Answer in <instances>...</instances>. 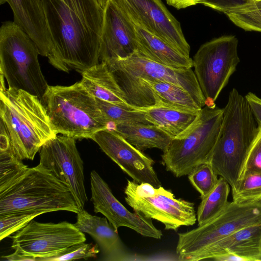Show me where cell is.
Returning <instances> with one entry per match:
<instances>
[{"label":"cell","mask_w":261,"mask_h":261,"mask_svg":"<svg viewBox=\"0 0 261 261\" xmlns=\"http://www.w3.org/2000/svg\"><path fill=\"white\" fill-rule=\"evenodd\" d=\"M57 69L82 73L98 64L104 9L97 0H43Z\"/></svg>","instance_id":"1"},{"label":"cell","mask_w":261,"mask_h":261,"mask_svg":"<svg viewBox=\"0 0 261 261\" xmlns=\"http://www.w3.org/2000/svg\"><path fill=\"white\" fill-rule=\"evenodd\" d=\"M0 118L13 153L21 161L33 160L43 145L57 135L38 97L22 90L7 89L1 75Z\"/></svg>","instance_id":"2"},{"label":"cell","mask_w":261,"mask_h":261,"mask_svg":"<svg viewBox=\"0 0 261 261\" xmlns=\"http://www.w3.org/2000/svg\"><path fill=\"white\" fill-rule=\"evenodd\" d=\"M223 109L221 126L208 163L232 190L242 176L259 127L245 96L235 88L230 92Z\"/></svg>","instance_id":"3"},{"label":"cell","mask_w":261,"mask_h":261,"mask_svg":"<svg viewBox=\"0 0 261 261\" xmlns=\"http://www.w3.org/2000/svg\"><path fill=\"white\" fill-rule=\"evenodd\" d=\"M58 211L77 214L81 210L68 187L39 165L27 167L0 190V215Z\"/></svg>","instance_id":"4"},{"label":"cell","mask_w":261,"mask_h":261,"mask_svg":"<svg viewBox=\"0 0 261 261\" xmlns=\"http://www.w3.org/2000/svg\"><path fill=\"white\" fill-rule=\"evenodd\" d=\"M42 102L57 135L75 140L91 139L96 132L109 128L96 98L80 81L68 86H48Z\"/></svg>","instance_id":"5"},{"label":"cell","mask_w":261,"mask_h":261,"mask_svg":"<svg viewBox=\"0 0 261 261\" xmlns=\"http://www.w3.org/2000/svg\"><path fill=\"white\" fill-rule=\"evenodd\" d=\"M38 48L29 35L14 21L0 28V72L9 88L24 90L42 101L47 83L38 61Z\"/></svg>","instance_id":"6"},{"label":"cell","mask_w":261,"mask_h":261,"mask_svg":"<svg viewBox=\"0 0 261 261\" xmlns=\"http://www.w3.org/2000/svg\"><path fill=\"white\" fill-rule=\"evenodd\" d=\"M223 109L202 108L186 130L172 138L162 155L166 170L176 177L188 175L198 165L208 163L217 140Z\"/></svg>","instance_id":"7"},{"label":"cell","mask_w":261,"mask_h":261,"mask_svg":"<svg viewBox=\"0 0 261 261\" xmlns=\"http://www.w3.org/2000/svg\"><path fill=\"white\" fill-rule=\"evenodd\" d=\"M261 224V202H228L224 210L208 222L178 233L176 253L179 260H201L215 243L244 227Z\"/></svg>","instance_id":"8"},{"label":"cell","mask_w":261,"mask_h":261,"mask_svg":"<svg viewBox=\"0 0 261 261\" xmlns=\"http://www.w3.org/2000/svg\"><path fill=\"white\" fill-rule=\"evenodd\" d=\"M125 200L134 212L160 221L166 230L176 231L182 226H192L197 220L194 203L175 198L163 187L127 180Z\"/></svg>","instance_id":"9"},{"label":"cell","mask_w":261,"mask_h":261,"mask_svg":"<svg viewBox=\"0 0 261 261\" xmlns=\"http://www.w3.org/2000/svg\"><path fill=\"white\" fill-rule=\"evenodd\" d=\"M238 39L232 35L215 38L200 46L193 60L194 73L205 99V106L215 101L240 62Z\"/></svg>","instance_id":"10"},{"label":"cell","mask_w":261,"mask_h":261,"mask_svg":"<svg viewBox=\"0 0 261 261\" xmlns=\"http://www.w3.org/2000/svg\"><path fill=\"white\" fill-rule=\"evenodd\" d=\"M11 238V248L14 250L43 261L86 240L84 232L74 224L66 221L41 223L33 220Z\"/></svg>","instance_id":"11"},{"label":"cell","mask_w":261,"mask_h":261,"mask_svg":"<svg viewBox=\"0 0 261 261\" xmlns=\"http://www.w3.org/2000/svg\"><path fill=\"white\" fill-rule=\"evenodd\" d=\"M75 140L57 135L49 139L39 151L38 165L68 187L82 210L88 198L84 185L83 162Z\"/></svg>","instance_id":"12"},{"label":"cell","mask_w":261,"mask_h":261,"mask_svg":"<svg viewBox=\"0 0 261 261\" xmlns=\"http://www.w3.org/2000/svg\"><path fill=\"white\" fill-rule=\"evenodd\" d=\"M115 78L157 80L175 85L188 91L201 108L205 99L192 68H176L156 63L134 54L126 59L107 63Z\"/></svg>","instance_id":"13"},{"label":"cell","mask_w":261,"mask_h":261,"mask_svg":"<svg viewBox=\"0 0 261 261\" xmlns=\"http://www.w3.org/2000/svg\"><path fill=\"white\" fill-rule=\"evenodd\" d=\"M134 23L190 57V46L180 23L161 0H113Z\"/></svg>","instance_id":"14"},{"label":"cell","mask_w":261,"mask_h":261,"mask_svg":"<svg viewBox=\"0 0 261 261\" xmlns=\"http://www.w3.org/2000/svg\"><path fill=\"white\" fill-rule=\"evenodd\" d=\"M91 139L134 181L156 187L161 186L153 168L154 161L113 129L100 130Z\"/></svg>","instance_id":"15"},{"label":"cell","mask_w":261,"mask_h":261,"mask_svg":"<svg viewBox=\"0 0 261 261\" xmlns=\"http://www.w3.org/2000/svg\"><path fill=\"white\" fill-rule=\"evenodd\" d=\"M91 198L95 213L102 214L118 231L120 227L130 228L140 235L160 239L162 232L152 219L129 211L113 194L107 183L95 170L90 173Z\"/></svg>","instance_id":"16"},{"label":"cell","mask_w":261,"mask_h":261,"mask_svg":"<svg viewBox=\"0 0 261 261\" xmlns=\"http://www.w3.org/2000/svg\"><path fill=\"white\" fill-rule=\"evenodd\" d=\"M136 52L134 24L113 0L104 9L99 60L108 63L123 60Z\"/></svg>","instance_id":"17"},{"label":"cell","mask_w":261,"mask_h":261,"mask_svg":"<svg viewBox=\"0 0 261 261\" xmlns=\"http://www.w3.org/2000/svg\"><path fill=\"white\" fill-rule=\"evenodd\" d=\"M12 10L14 22L26 32L36 44L40 55L48 57L53 44L47 27L43 0H1Z\"/></svg>","instance_id":"18"},{"label":"cell","mask_w":261,"mask_h":261,"mask_svg":"<svg viewBox=\"0 0 261 261\" xmlns=\"http://www.w3.org/2000/svg\"><path fill=\"white\" fill-rule=\"evenodd\" d=\"M75 226L82 232L90 234L102 251L103 260H132L134 255L129 253L122 243L112 225L105 217L93 216L86 211L77 214Z\"/></svg>","instance_id":"19"},{"label":"cell","mask_w":261,"mask_h":261,"mask_svg":"<svg viewBox=\"0 0 261 261\" xmlns=\"http://www.w3.org/2000/svg\"><path fill=\"white\" fill-rule=\"evenodd\" d=\"M133 23L136 34L135 53L137 55L173 68L193 67V60L191 58L186 57L162 39L137 24Z\"/></svg>","instance_id":"20"},{"label":"cell","mask_w":261,"mask_h":261,"mask_svg":"<svg viewBox=\"0 0 261 261\" xmlns=\"http://www.w3.org/2000/svg\"><path fill=\"white\" fill-rule=\"evenodd\" d=\"M226 250L248 261H261V224L244 227L220 240L204 253L201 260L212 259Z\"/></svg>","instance_id":"21"},{"label":"cell","mask_w":261,"mask_h":261,"mask_svg":"<svg viewBox=\"0 0 261 261\" xmlns=\"http://www.w3.org/2000/svg\"><path fill=\"white\" fill-rule=\"evenodd\" d=\"M81 74V83L96 98L128 110H136L127 103L124 93L114 79L107 63L100 62Z\"/></svg>","instance_id":"22"},{"label":"cell","mask_w":261,"mask_h":261,"mask_svg":"<svg viewBox=\"0 0 261 261\" xmlns=\"http://www.w3.org/2000/svg\"><path fill=\"white\" fill-rule=\"evenodd\" d=\"M141 111L146 120L174 138L186 130L194 122L200 111H188L155 106Z\"/></svg>","instance_id":"23"},{"label":"cell","mask_w":261,"mask_h":261,"mask_svg":"<svg viewBox=\"0 0 261 261\" xmlns=\"http://www.w3.org/2000/svg\"><path fill=\"white\" fill-rule=\"evenodd\" d=\"M111 129L141 151L153 148L163 151L172 139L152 124L119 123Z\"/></svg>","instance_id":"24"},{"label":"cell","mask_w":261,"mask_h":261,"mask_svg":"<svg viewBox=\"0 0 261 261\" xmlns=\"http://www.w3.org/2000/svg\"><path fill=\"white\" fill-rule=\"evenodd\" d=\"M229 185L227 181L221 176L214 189L201 199L197 211L198 226L212 220L224 210L228 202Z\"/></svg>","instance_id":"25"},{"label":"cell","mask_w":261,"mask_h":261,"mask_svg":"<svg viewBox=\"0 0 261 261\" xmlns=\"http://www.w3.org/2000/svg\"><path fill=\"white\" fill-rule=\"evenodd\" d=\"M225 14L234 24L243 30L261 32V0H253Z\"/></svg>","instance_id":"26"},{"label":"cell","mask_w":261,"mask_h":261,"mask_svg":"<svg viewBox=\"0 0 261 261\" xmlns=\"http://www.w3.org/2000/svg\"><path fill=\"white\" fill-rule=\"evenodd\" d=\"M232 196L238 203L261 202V171L244 173L232 190Z\"/></svg>","instance_id":"27"},{"label":"cell","mask_w":261,"mask_h":261,"mask_svg":"<svg viewBox=\"0 0 261 261\" xmlns=\"http://www.w3.org/2000/svg\"><path fill=\"white\" fill-rule=\"evenodd\" d=\"M97 103L109 123H125L151 124L140 110H128L117 105L96 98Z\"/></svg>","instance_id":"28"},{"label":"cell","mask_w":261,"mask_h":261,"mask_svg":"<svg viewBox=\"0 0 261 261\" xmlns=\"http://www.w3.org/2000/svg\"><path fill=\"white\" fill-rule=\"evenodd\" d=\"M188 175L191 184L200 193L201 199L214 189L219 179L209 163L198 165Z\"/></svg>","instance_id":"29"},{"label":"cell","mask_w":261,"mask_h":261,"mask_svg":"<svg viewBox=\"0 0 261 261\" xmlns=\"http://www.w3.org/2000/svg\"><path fill=\"white\" fill-rule=\"evenodd\" d=\"M39 213L14 212L0 215V241L18 231L37 216Z\"/></svg>","instance_id":"30"},{"label":"cell","mask_w":261,"mask_h":261,"mask_svg":"<svg viewBox=\"0 0 261 261\" xmlns=\"http://www.w3.org/2000/svg\"><path fill=\"white\" fill-rule=\"evenodd\" d=\"M27 167L13 152H0V190L7 186Z\"/></svg>","instance_id":"31"},{"label":"cell","mask_w":261,"mask_h":261,"mask_svg":"<svg viewBox=\"0 0 261 261\" xmlns=\"http://www.w3.org/2000/svg\"><path fill=\"white\" fill-rule=\"evenodd\" d=\"M99 252L97 244L82 242L73 245L59 254L48 258L44 261H63L79 259H88L97 256Z\"/></svg>","instance_id":"32"},{"label":"cell","mask_w":261,"mask_h":261,"mask_svg":"<svg viewBox=\"0 0 261 261\" xmlns=\"http://www.w3.org/2000/svg\"><path fill=\"white\" fill-rule=\"evenodd\" d=\"M258 135L249 152L242 175L250 172L261 171V126Z\"/></svg>","instance_id":"33"},{"label":"cell","mask_w":261,"mask_h":261,"mask_svg":"<svg viewBox=\"0 0 261 261\" xmlns=\"http://www.w3.org/2000/svg\"><path fill=\"white\" fill-rule=\"evenodd\" d=\"M253 0H203L201 4L215 10L226 12L244 6Z\"/></svg>","instance_id":"34"},{"label":"cell","mask_w":261,"mask_h":261,"mask_svg":"<svg viewBox=\"0 0 261 261\" xmlns=\"http://www.w3.org/2000/svg\"><path fill=\"white\" fill-rule=\"evenodd\" d=\"M258 125L261 126V98L252 92H248L245 96Z\"/></svg>","instance_id":"35"},{"label":"cell","mask_w":261,"mask_h":261,"mask_svg":"<svg viewBox=\"0 0 261 261\" xmlns=\"http://www.w3.org/2000/svg\"><path fill=\"white\" fill-rule=\"evenodd\" d=\"M212 260L216 261H248L246 258L227 250L217 254L212 258Z\"/></svg>","instance_id":"36"},{"label":"cell","mask_w":261,"mask_h":261,"mask_svg":"<svg viewBox=\"0 0 261 261\" xmlns=\"http://www.w3.org/2000/svg\"><path fill=\"white\" fill-rule=\"evenodd\" d=\"M203 0H166L167 3L177 9H184L192 6L201 4Z\"/></svg>","instance_id":"37"},{"label":"cell","mask_w":261,"mask_h":261,"mask_svg":"<svg viewBox=\"0 0 261 261\" xmlns=\"http://www.w3.org/2000/svg\"><path fill=\"white\" fill-rule=\"evenodd\" d=\"M2 258H3V260L9 261L36 260V259L33 257L25 255L16 250L12 254L2 256Z\"/></svg>","instance_id":"38"},{"label":"cell","mask_w":261,"mask_h":261,"mask_svg":"<svg viewBox=\"0 0 261 261\" xmlns=\"http://www.w3.org/2000/svg\"><path fill=\"white\" fill-rule=\"evenodd\" d=\"M110 0H97L101 7L104 9L106 7L107 3Z\"/></svg>","instance_id":"39"}]
</instances>
